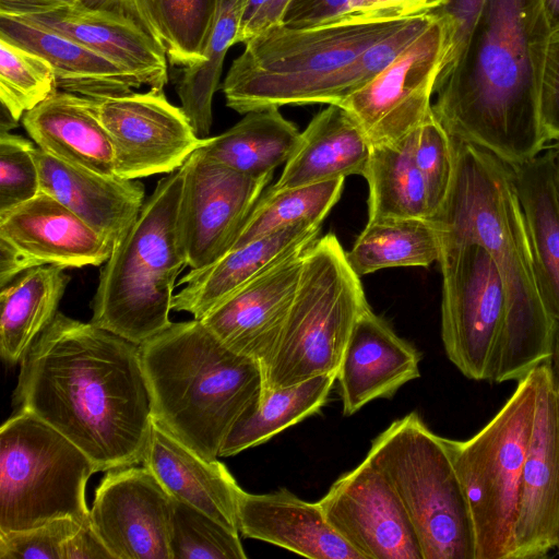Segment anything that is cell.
Returning <instances> with one entry per match:
<instances>
[{
	"label": "cell",
	"instance_id": "d4e9b609",
	"mask_svg": "<svg viewBox=\"0 0 559 559\" xmlns=\"http://www.w3.org/2000/svg\"><path fill=\"white\" fill-rule=\"evenodd\" d=\"M237 516L239 533L247 538L312 559H362L329 524L318 502L301 500L286 488L262 495L242 489Z\"/></svg>",
	"mask_w": 559,
	"mask_h": 559
},
{
	"label": "cell",
	"instance_id": "5bb4252c",
	"mask_svg": "<svg viewBox=\"0 0 559 559\" xmlns=\"http://www.w3.org/2000/svg\"><path fill=\"white\" fill-rule=\"evenodd\" d=\"M91 105L110 138L116 175L123 179L170 174L204 141L164 90L91 98Z\"/></svg>",
	"mask_w": 559,
	"mask_h": 559
},
{
	"label": "cell",
	"instance_id": "4316f807",
	"mask_svg": "<svg viewBox=\"0 0 559 559\" xmlns=\"http://www.w3.org/2000/svg\"><path fill=\"white\" fill-rule=\"evenodd\" d=\"M370 147L356 120L340 105H328L300 132L295 151L269 189L280 191L350 175L362 176Z\"/></svg>",
	"mask_w": 559,
	"mask_h": 559
},
{
	"label": "cell",
	"instance_id": "7402d4cb",
	"mask_svg": "<svg viewBox=\"0 0 559 559\" xmlns=\"http://www.w3.org/2000/svg\"><path fill=\"white\" fill-rule=\"evenodd\" d=\"M34 156L40 192L56 199L116 248L141 212L144 185L68 164L39 147H35Z\"/></svg>",
	"mask_w": 559,
	"mask_h": 559
},
{
	"label": "cell",
	"instance_id": "83f0119b",
	"mask_svg": "<svg viewBox=\"0 0 559 559\" xmlns=\"http://www.w3.org/2000/svg\"><path fill=\"white\" fill-rule=\"evenodd\" d=\"M0 37L46 59L52 67L58 91L100 99L127 95L141 87L107 58L20 17L0 14Z\"/></svg>",
	"mask_w": 559,
	"mask_h": 559
},
{
	"label": "cell",
	"instance_id": "ffe728a7",
	"mask_svg": "<svg viewBox=\"0 0 559 559\" xmlns=\"http://www.w3.org/2000/svg\"><path fill=\"white\" fill-rule=\"evenodd\" d=\"M420 353L368 306L346 345L336 374L344 416L377 399H389L417 379Z\"/></svg>",
	"mask_w": 559,
	"mask_h": 559
},
{
	"label": "cell",
	"instance_id": "f6af8a7d",
	"mask_svg": "<svg viewBox=\"0 0 559 559\" xmlns=\"http://www.w3.org/2000/svg\"><path fill=\"white\" fill-rule=\"evenodd\" d=\"M539 117L547 143L559 140V32L548 39L539 91Z\"/></svg>",
	"mask_w": 559,
	"mask_h": 559
},
{
	"label": "cell",
	"instance_id": "7a4b0ae2",
	"mask_svg": "<svg viewBox=\"0 0 559 559\" xmlns=\"http://www.w3.org/2000/svg\"><path fill=\"white\" fill-rule=\"evenodd\" d=\"M550 37L542 0H485L432 110L452 138L514 166L548 145L539 91Z\"/></svg>",
	"mask_w": 559,
	"mask_h": 559
},
{
	"label": "cell",
	"instance_id": "277c9868",
	"mask_svg": "<svg viewBox=\"0 0 559 559\" xmlns=\"http://www.w3.org/2000/svg\"><path fill=\"white\" fill-rule=\"evenodd\" d=\"M152 417L205 459H217L239 418L259 401V361L223 345L201 320L171 322L140 345Z\"/></svg>",
	"mask_w": 559,
	"mask_h": 559
},
{
	"label": "cell",
	"instance_id": "52a82bcc",
	"mask_svg": "<svg viewBox=\"0 0 559 559\" xmlns=\"http://www.w3.org/2000/svg\"><path fill=\"white\" fill-rule=\"evenodd\" d=\"M368 306L359 276L336 236L318 238L305 251L284 330L262 365L263 391L336 376L355 323Z\"/></svg>",
	"mask_w": 559,
	"mask_h": 559
},
{
	"label": "cell",
	"instance_id": "ee69618b",
	"mask_svg": "<svg viewBox=\"0 0 559 559\" xmlns=\"http://www.w3.org/2000/svg\"><path fill=\"white\" fill-rule=\"evenodd\" d=\"M450 0H348L340 22L412 19L435 12Z\"/></svg>",
	"mask_w": 559,
	"mask_h": 559
},
{
	"label": "cell",
	"instance_id": "f35d334b",
	"mask_svg": "<svg viewBox=\"0 0 559 559\" xmlns=\"http://www.w3.org/2000/svg\"><path fill=\"white\" fill-rule=\"evenodd\" d=\"M171 559H245L238 533L171 498L169 520Z\"/></svg>",
	"mask_w": 559,
	"mask_h": 559
},
{
	"label": "cell",
	"instance_id": "4dcf8cb0",
	"mask_svg": "<svg viewBox=\"0 0 559 559\" xmlns=\"http://www.w3.org/2000/svg\"><path fill=\"white\" fill-rule=\"evenodd\" d=\"M300 138L297 127L278 108L251 111L231 128L205 138L203 153L252 177L273 176L295 151Z\"/></svg>",
	"mask_w": 559,
	"mask_h": 559
},
{
	"label": "cell",
	"instance_id": "f546056e",
	"mask_svg": "<svg viewBox=\"0 0 559 559\" xmlns=\"http://www.w3.org/2000/svg\"><path fill=\"white\" fill-rule=\"evenodd\" d=\"M537 272L559 325V201L545 152L511 166Z\"/></svg>",
	"mask_w": 559,
	"mask_h": 559
},
{
	"label": "cell",
	"instance_id": "74e56055",
	"mask_svg": "<svg viewBox=\"0 0 559 559\" xmlns=\"http://www.w3.org/2000/svg\"><path fill=\"white\" fill-rule=\"evenodd\" d=\"M57 90L50 63L0 37V103L16 121Z\"/></svg>",
	"mask_w": 559,
	"mask_h": 559
},
{
	"label": "cell",
	"instance_id": "db71d44e",
	"mask_svg": "<svg viewBox=\"0 0 559 559\" xmlns=\"http://www.w3.org/2000/svg\"><path fill=\"white\" fill-rule=\"evenodd\" d=\"M549 362H550V366H551V369H552V372H554L555 380H556V382L558 384V388H559V328H558V332H557V335H556L554 354H552V357H551ZM556 550L559 554V544H558Z\"/></svg>",
	"mask_w": 559,
	"mask_h": 559
},
{
	"label": "cell",
	"instance_id": "7bdbcfd3",
	"mask_svg": "<svg viewBox=\"0 0 559 559\" xmlns=\"http://www.w3.org/2000/svg\"><path fill=\"white\" fill-rule=\"evenodd\" d=\"M84 524L73 518H61L29 530L0 534V559H62L63 545Z\"/></svg>",
	"mask_w": 559,
	"mask_h": 559
},
{
	"label": "cell",
	"instance_id": "f5cc1de1",
	"mask_svg": "<svg viewBox=\"0 0 559 559\" xmlns=\"http://www.w3.org/2000/svg\"><path fill=\"white\" fill-rule=\"evenodd\" d=\"M550 34L559 32V0H542Z\"/></svg>",
	"mask_w": 559,
	"mask_h": 559
},
{
	"label": "cell",
	"instance_id": "484cf974",
	"mask_svg": "<svg viewBox=\"0 0 559 559\" xmlns=\"http://www.w3.org/2000/svg\"><path fill=\"white\" fill-rule=\"evenodd\" d=\"M22 122L47 154L100 175L117 176L110 138L91 98L56 91L25 112Z\"/></svg>",
	"mask_w": 559,
	"mask_h": 559
},
{
	"label": "cell",
	"instance_id": "603a6c76",
	"mask_svg": "<svg viewBox=\"0 0 559 559\" xmlns=\"http://www.w3.org/2000/svg\"><path fill=\"white\" fill-rule=\"evenodd\" d=\"M142 464L173 499L239 534L237 509L242 489L217 459L198 454L152 418Z\"/></svg>",
	"mask_w": 559,
	"mask_h": 559
},
{
	"label": "cell",
	"instance_id": "8992f818",
	"mask_svg": "<svg viewBox=\"0 0 559 559\" xmlns=\"http://www.w3.org/2000/svg\"><path fill=\"white\" fill-rule=\"evenodd\" d=\"M181 168L156 185L99 274L91 322L141 345L171 321L175 282L188 266L178 234Z\"/></svg>",
	"mask_w": 559,
	"mask_h": 559
},
{
	"label": "cell",
	"instance_id": "c3c4849f",
	"mask_svg": "<svg viewBox=\"0 0 559 559\" xmlns=\"http://www.w3.org/2000/svg\"><path fill=\"white\" fill-rule=\"evenodd\" d=\"M76 0H0V14L31 16L75 4Z\"/></svg>",
	"mask_w": 559,
	"mask_h": 559
},
{
	"label": "cell",
	"instance_id": "8d00e7d4",
	"mask_svg": "<svg viewBox=\"0 0 559 559\" xmlns=\"http://www.w3.org/2000/svg\"><path fill=\"white\" fill-rule=\"evenodd\" d=\"M345 178L263 192L239 229L230 249L299 224L321 225L340 200Z\"/></svg>",
	"mask_w": 559,
	"mask_h": 559
},
{
	"label": "cell",
	"instance_id": "44dd1931",
	"mask_svg": "<svg viewBox=\"0 0 559 559\" xmlns=\"http://www.w3.org/2000/svg\"><path fill=\"white\" fill-rule=\"evenodd\" d=\"M20 19L99 53L133 76L141 86L164 90L167 84L165 48L127 14L73 4Z\"/></svg>",
	"mask_w": 559,
	"mask_h": 559
},
{
	"label": "cell",
	"instance_id": "5b68a950",
	"mask_svg": "<svg viewBox=\"0 0 559 559\" xmlns=\"http://www.w3.org/2000/svg\"><path fill=\"white\" fill-rule=\"evenodd\" d=\"M408 19L274 25L245 44L224 80L226 105L239 114L328 104L333 79L367 47Z\"/></svg>",
	"mask_w": 559,
	"mask_h": 559
},
{
	"label": "cell",
	"instance_id": "e0dca14e",
	"mask_svg": "<svg viewBox=\"0 0 559 559\" xmlns=\"http://www.w3.org/2000/svg\"><path fill=\"white\" fill-rule=\"evenodd\" d=\"M535 376V418L510 559L546 558L559 544V388L549 361Z\"/></svg>",
	"mask_w": 559,
	"mask_h": 559
},
{
	"label": "cell",
	"instance_id": "d6986e66",
	"mask_svg": "<svg viewBox=\"0 0 559 559\" xmlns=\"http://www.w3.org/2000/svg\"><path fill=\"white\" fill-rule=\"evenodd\" d=\"M306 250L249 281L206 314L202 323L228 349L262 366L284 330Z\"/></svg>",
	"mask_w": 559,
	"mask_h": 559
},
{
	"label": "cell",
	"instance_id": "9a60e30c",
	"mask_svg": "<svg viewBox=\"0 0 559 559\" xmlns=\"http://www.w3.org/2000/svg\"><path fill=\"white\" fill-rule=\"evenodd\" d=\"M115 247L45 192L0 213V286L40 265L98 266Z\"/></svg>",
	"mask_w": 559,
	"mask_h": 559
},
{
	"label": "cell",
	"instance_id": "2e32d148",
	"mask_svg": "<svg viewBox=\"0 0 559 559\" xmlns=\"http://www.w3.org/2000/svg\"><path fill=\"white\" fill-rule=\"evenodd\" d=\"M362 559H423L412 522L385 476L366 457L318 501Z\"/></svg>",
	"mask_w": 559,
	"mask_h": 559
},
{
	"label": "cell",
	"instance_id": "e575fe53",
	"mask_svg": "<svg viewBox=\"0 0 559 559\" xmlns=\"http://www.w3.org/2000/svg\"><path fill=\"white\" fill-rule=\"evenodd\" d=\"M335 380L334 374L318 376L292 386L262 391L259 401L236 423L218 456H233L260 445L319 413L326 404Z\"/></svg>",
	"mask_w": 559,
	"mask_h": 559
},
{
	"label": "cell",
	"instance_id": "816d5d0a",
	"mask_svg": "<svg viewBox=\"0 0 559 559\" xmlns=\"http://www.w3.org/2000/svg\"><path fill=\"white\" fill-rule=\"evenodd\" d=\"M76 5L126 14L124 0H76Z\"/></svg>",
	"mask_w": 559,
	"mask_h": 559
},
{
	"label": "cell",
	"instance_id": "6da1fadb",
	"mask_svg": "<svg viewBox=\"0 0 559 559\" xmlns=\"http://www.w3.org/2000/svg\"><path fill=\"white\" fill-rule=\"evenodd\" d=\"M13 404L82 450L98 472L142 463L152 403L140 345L58 312L21 361Z\"/></svg>",
	"mask_w": 559,
	"mask_h": 559
},
{
	"label": "cell",
	"instance_id": "7dc6e473",
	"mask_svg": "<svg viewBox=\"0 0 559 559\" xmlns=\"http://www.w3.org/2000/svg\"><path fill=\"white\" fill-rule=\"evenodd\" d=\"M62 559H114L90 522L71 536L62 549Z\"/></svg>",
	"mask_w": 559,
	"mask_h": 559
},
{
	"label": "cell",
	"instance_id": "60d3db41",
	"mask_svg": "<svg viewBox=\"0 0 559 559\" xmlns=\"http://www.w3.org/2000/svg\"><path fill=\"white\" fill-rule=\"evenodd\" d=\"M412 154L427 182L436 217L452 183L454 147L452 136L432 109L412 133Z\"/></svg>",
	"mask_w": 559,
	"mask_h": 559
},
{
	"label": "cell",
	"instance_id": "b9f144b4",
	"mask_svg": "<svg viewBox=\"0 0 559 559\" xmlns=\"http://www.w3.org/2000/svg\"><path fill=\"white\" fill-rule=\"evenodd\" d=\"M35 146L27 139L0 131V213L40 192Z\"/></svg>",
	"mask_w": 559,
	"mask_h": 559
},
{
	"label": "cell",
	"instance_id": "9c48e42d",
	"mask_svg": "<svg viewBox=\"0 0 559 559\" xmlns=\"http://www.w3.org/2000/svg\"><path fill=\"white\" fill-rule=\"evenodd\" d=\"M535 407L534 369L477 433L443 438L473 521L475 559H510Z\"/></svg>",
	"mask_w": 559,
	"mask_h": 559
},
{
	"label": "cell",
	"instance_id": "ac0fdd59",
	"mask_svg": "<svg viewBox=\"0 0 559 559\" xmlns=\"http://www.w3.org/2000/svg\"><path fill=\"white\" fill-rule=\"evenodd\" d=\"M171 497L144 466L107 471L90 524L114 559H171Z\"/></svg>",
	"mask_w": 559,
	"mask_h": 559
},
{
	"label": "cell",
	"instance_id": "8fae6325",
	"mask_svg": "<svg viewBox=\"0 0 559 559\" xmlns=\"http://www.w3.org/2000/svg\"><path fill=\"white\" fill-rule=\"evenodd\" d=\"M438 262L445 354L466 378L491 380L507 310L500 272L478 243H443Z\"/></svg>",
	"mask_w": 559,
	"mask_h": 559
},
{
	"label": "cell",
	"instance_id": "ba28073f",
	"mask_svg": "<svg viewBox=\"0 0 559 559\" xmlns=\"http://www.w3.org/2000/svg\"><path fill=\"white\" fill-rule=\"evenodd\" d=\"M366 457L400 498L423 559H475L473 521L443 437L412 412L382 431Z\"/></svg>",
	"mask_w": 559,
	"mask_h": 559
},
{
	"label": "cell",
	"instance_id": "30bf717a",
	"mask_svg": "<svg viewBox=\"0 0 559 559\" xmlns=\"http://www.w3.org/2000/svg\"><path fill=\"white\" fill-rule=\"evenodd\" d=\"M96 472L63 435L17 409L0 428V534L61 518L90 522L85 489Z\"/></svg>",
	"mask_w": 559,
	"mask_h": 559
},
{
	"label": "cell",
	"instance_id": "d590c367",
	"mask_svg": "<svg viewBox=\"0 0 559 559\" xmlns=\"http://www.w3.org/2000/svg\"><path fill=\"white\" fill-rule=\"evenodd\" d=\"M246 0H223L205 58L183 68L177 83L180 107L195 134L205 139L212 127V102L228 49L235 45Z\"/></svg>",
	"mask_w": 559,
	"mask_h": 559
},
{
	"label": "cell",
	"instance_id": "f907efd6",
	"mask_svg": "<svg viewBox=\"0 0 559 559\" xmlns=\"http://www.w3.org/2000/svg\"><path fill=\"white\" fill-rule=\"evenodd\" d=\"M544 152L549 162L551 180L559 201V140L549 143Z\"/></svg>",
	"mask_w": 559,
	"mask_h": 559
},
{
	"label": "cell",
	"instance_id": "d6a6232c",
	"mask_svg": "<svg viewBox=\"0 0 559 559\" xmlns=\"http://www.w3.org/2000/svg\"><path fill=\"white\" fill-rule=\"evenodd\" d=\"M441 250L440 233L432 221L386 217L368 221L346 258L360 277L383 269L427 267L439 261Z\"/></svg>",
	"mask_w": 559,
	"mask_h": 559
},
{
	"label": "cell",
	"instance_id": "ab89813d",
	"mask_svg": "<svg viewBox=\"0 0 559 559\" xmlns=\"http://www.w3.org/2000/svg\"><path fill=\"white\" fill-rule=\"evenodd\" d=\"M435 13L408 19L400 28L377 40L333 79L328 104L338 105L382 72L433 21Z\"/></svg>",
	"mask_w": 559,
	"mask_h": 559
},
{
	"label": "cell",
	"instance_id": "bcb514c9",
	"mask_svg": "<svg viewBox=\"0 0 559 559\" xmlns=\"http://www.w3.org/2000/svg\"><path fill=\"white\" fill-rule=\"evenodd\" d=\"M484 1L450 0L445 5L436 10L448 19L452 28L451 48L438 80L451 68L461 53L479 15Z\"/></svg>",
	"mask_w": 559,
	"mask_h": 559
},
{
	"label": "cell",
	"instance_id": "1f68e13d",
	"mask_svg": "<svg viewBox=\"0 0 559 559\" xmlns=\"http://www.w3.org/2000/svg\"><path fill=\"white\" fill-rule=\"evenodd\" d=\"M412 133L396 143L371 145L362 175L369 187L368 221L435 217L427 182L413 158Z\"/></svg>",
	"mask_w": 559,
	"mask_h": 559
},
{
	"label": "cell",
	"instance_id": "7c38bea8",
	"mask_svg": "<svg viewBox=\"0 0 559 559\" xmlns=\"http://www.w3.org/2000/svg\"><path fill=\"white\" fill-rule=\"evenodd\" d=\"M433 13V21L393 62L338 104L371 145L401 141L432 109L431 97L452 37L448 19Z\"/></svg>",
	"mask_w": 559,
	"mask_h": 559
},
{
	"label": "cell",
	"instance_id": "4fadbf2b",
	"mask_svg": "<svg viewBox=\"0 0 559 559\" xmlns=\"http://www.w3.org/2000/svg\"><path fill=\"white\" fill-rule=\"evenodd\" d=\"M178 234L188 266L227 253L272 176L252 177L207 157L199 147L180 167Z\"/></svg>",
	"mask_w": 559,
	"mask_h": 559
},
{
	"label": "cell",
	"instance_id": "cb8c5ba5",
	"mask_svg": "<svg viewBox=\"0 0 559 559\" xmlns=\"http://www.w3.org/2000/svg\"><path fill=\"white\" fill-rule=\"evenodd\" d=\"M320 230L318 224L289 226L230 250L207 266L191 269L179 282L185 286L174 295L173 310L202 320L249 281L306 250Z\"/></svg>",
	"mask_w": 559,
	"mask_h": 559
},
{
	"label": "cell",
	"instance_id": "681fc988",
	"mask_svg": "<svg viewBox=\"0 0 559 559\" xmlns=\"http://www.w3.org/2000/svg\"><path fill=\"white\" fill-rule=\"evenodd\" d=\"M293 0H270L251 25L237 38L236 44H246L265 29L281 24Z\"/></svg>",
	"mask_w": 559,
	"mask_h": 559
},
{
	"label": "cell",
	"instance_id": "3957f363",
	"mask_svg": "<svg viewBox=\"0 0 559 559\" xmlns=\"http://www.w3.org/2000/svg\"><path fill=\"white\" fill-rule=\"evenodd\" d=\"M454 174L432 222L441 243H478L495 261L507 297L491 380H521L550 361L558 323L547 305L509 164L455 138Z\"/></svg>",
	"mask_w": 559,
	"mask_h": 559
},
{
	"label": "cell",
	"instance_id": "f1b7e54d",
	"mask_svg": "<svg viewBox=\"0 0 559 559\" xmlns=\"http://www.w3.org/2000/svg\"><path fill=\"white\" fill-rule=\"evenodd\" d=\"M69 281L63 267L40 265L1 288L0 354L5 362H21L49 326Z\"/></svg>",
	"mask_w": 559,
	"mask_h": 559
},
{
	"label": "cell",
	"instance_id": "836d02e7",
	"mask_svg": "<svg viewBox=\"0 0 559 559\" xmlns=\"http://www.w3.org/2000/svg\"><path fill=\"white\" fill-rule=\"evenodd\" d=\"M223 0H124L135 20L166 50L170 63L188 67L205 58Z\"/></svg>",
	"mask_w": 559,
	"mask_h": 559
}]
</instances>
